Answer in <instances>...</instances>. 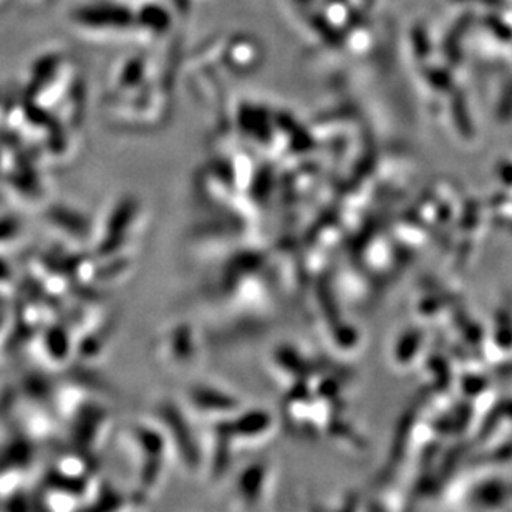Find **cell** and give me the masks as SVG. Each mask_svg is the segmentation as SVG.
Returning a JSON list of instances; mask_svg holds the SVG:
<instances>
[{
	"mask_svg": "<svg viewBox=\"0 0 512 512\" xmlns=\"http://www.w3.org/2000/svg\"><path fill=\"white\" fill-rule=\"evenodd\" d=\"M223 393L218 388L196 387L191 392V397H189V405L193 406L194 410H198L201 415L208 416L211 405H216L219 413L228 411L232 415H237L239 401H237V398L231 397V395H223Z\"/></svg>",
	"mask_w": 512,
	"mask_h": 512,
	"instance_id": "1",
	"label": "cell"
}]
</instances>
